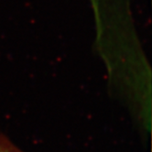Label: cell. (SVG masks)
<instances>
[{
	"instance_id": "1",
	"label": "cell",
	"mask_w": 152,
	"mask_h": 152,
	"mask_svg": "<svg viewBox=\"0 0 152 152\" xmlns=\"http://www.w3.org/2000/svg\"><path fill=\"white\" fill-rule=\"evenodd\" d=\"M0 152H24L7 137L0 135Z\"/></svg>"
}]
</instances>
